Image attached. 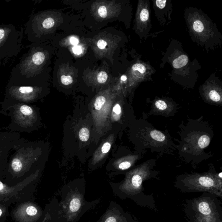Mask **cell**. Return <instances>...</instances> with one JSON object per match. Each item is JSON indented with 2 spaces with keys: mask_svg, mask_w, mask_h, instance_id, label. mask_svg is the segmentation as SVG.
Instances as JSON below:
<instances>
[{
  "mask_svg": "<svg viewBox=\"0 0 222 222\" xmlns=\"http://www.w3.org/2000/svg\"><path fill=\"white\" fill-rule=\"evenodd\" d=\"M132 69L134 71H138L141 74H145L146 71V68L142 64L136 63L132 66Z\"/></svg>",
  "mask_w": 222,
  "mask_h": 222,
  "instance_id": "cell-17",
  "label": "cell"
},
{
  "mask_svg": "<svg viewBox=\"0 0 222 222\" xmlns=\"http://www.w3.org/2000/svg\"><path fill=\"white\" fill-rule=\"evenodd\" d=\"M111 145L110 142L105 143L102 148V152L103 154H107L110 150Z\"/></svg>",
  "mask_w": 222,
  "mask_h": 222,
  "instance_id": "cell-22",
  "label": "cell"
},
{
  "mask_svg": "<svg viewBox=\"0 0 222 222\" xmlns=\"http://www.w3.org/2000/svg\"><path fill=\"white\" fill-rule=\"evenodd\" d=\"M143 166H142L141 171V172H138L134 175L132 176V179H131V183H132V185L135 188H138L140 187L141 186L142 182V177L141 175V174L142 173V171L143 169Z\"/></svg>",
  "mask_w": 222,
  "mask_h": 222,
  "instance_id": "cell-4",
  "label": "cell"
},
{
  "mask_svg": "<svg viewBox=\"0 0 222 222\" xmlns=\"http://www.w3.org/2000/svg\"><path fill=\"white\" fill-rule=\"evenodd\" d=\"M106 102V99L103 96L97 97L94 103L95 109L97 111L100 110Z\"/></svg>",
  "mask_w": 222,
  "mask_h": 222,
  "instance_id": "cell-9",
  "label": "cell"
},
{
  "mask_svg": "<svg viewBox=\"0 0 222 222\" xmlns=\"http://www.w3.org/2000/svg\"><path fill=\"white\" fill-rule=\"evenodd\" d=\"M151 136L153 138L158 141H163L165 140V136L164 135L158 131H152L151 132Z\"/></svg>",
  "mask_w": 222,
  "mask_h": 222,
  "instance_id": "cell-12",
  "label": "cell"
},
{
  "mask_svg": "<svg viewBox=\"0 0 222 222\" xmlns=\"http://www.w3.org/2000/svg\"><path fill=\"white\" fill-rule=\"evenodd\" d=\"M99 15L102 18H105L107 16V11L106 7L105 6H102L98 10Z\"/></svg>",
  "mask_w": 222,
  "mask_h": 222,
  "instance_id": "cell-20",
  "label": "cell"
},
{
  "mask_svg": "<svg viewBox=\"0 0 222 222\" xmlns=\"http://www.w3.org/2000/svg\"><path fill=\"white\" fill-rule=\"evenodd\" d=\"M64 195L62 203L63 209L61 213L66 217L73 216V219H78L85 212V201L83 193H67ZM68 219V218H67Z\"/></svg>",
  "mask_w": 222,
  "mask_h": 222,
  "instance_id": "cell-2",
  "label": "cell"
},
{
  "mask_svg": "<svg viewBox=\"0 0 222 222\" xmlns=\"http://www.w3.org/2000/svg\"><path fill=\"white\" fill-rule=\"evenodd\" d=\"M55 24L54 19L52 17H48L44 19L41 23V26L43 29H49L53 27Z\"/></svg>",
  "mask_w": 222,
  "mask_h": 222,
  "instance_id": "cell-8",
  "label": "cell"
},
{
  "mask_svg": "<svg viewBox=\"0 0 222 222\" xmlns=\"http://www.w3.org/2000/svg\"><path fill=\"white\" fill-rule=\"evenodd\" d=\"M73 51L75 54H77V55H79V54L82 53L83 50H82V48L80 46H74L73 48Z\"/></svg>",
  "mask_w": 222,
  "mask_h": 222,
  "instance_id": "cell-25",
  "label": "cell"
},
{
  "mask_svg": "<svg viewBox=\"0 0 222 222\" xmlns=\"http://www.w3.org/2000/svg\"><path fill=\"white\" fill-rule=\"evenodd\" d=\"M2 213V211L0 209V216L1 215Z\"/></svg>",
  "mask_w": 222,
  "mask_h": 222,
  "instance_id": "cell-32",
  "label": "cell"
},
{
  "mask_svg": "<svg viewBox=\"0 0 222 222\" xmlns=\"http://www.w3.org/2000/svg\"><path fill=\"white\" fill-rule=\"evenodd\" d=\"M26 212L28 215L35 216L37 213V210L33 206H29L27 208Z\"/></svg>",
  "mask_w": 222,
  "mask_h": 222,
  "instance_id": "cell-21",
  "label": "cell"
},
{
  "mask_svg": "<svg viewBox=\"0 0 222 222\" xmlns=\"http://www.w3.org/2000/svg\"><path fill=\"white\" fill-rule=\"evenodd\" d=\"M4 188V185L2 182L0 181V191L1 190H2Z\"/></svg>",
  "mask_w": 222,
  "mask_h": 222,
  "instance_id": "cell-30",
  "label": "cell"
},
{
  "mask_svg": "<svg viewBox=\"0 0 222 222\" xmlns=\"http://www.w3.org/2000/svg\"><path fill=\"white\" fill-rule=\"evenodd\" d=\"M198 181L200 185L204 187H211L214 185V180L208 177L202 176L199 178Z\"/></svg>",
  "mask_w": 222,
  "mask_h": 222,
  "instance_id": "cell-5",
  "label": "cell"
},
{
  "mask_svg": "<svg viewBox=\"0 0 222 222\" xmlns=\"http://www.w3.org/2000/svg\"><path fill=\"white\" fill-rule=\"evenodd\" d=\"M70 43L71 44L73 45H74V46H76L79 42L78 39H77L76 38L74 37H72L70 39Z\"/></svg>",
  "mask_w": 222,
  "mask_h": 222,
  "instance_id": "cell-28",
  "label": "cell"
},
{
  "mask_svg": "<svg viewBox=\"0 0 222 222\" xmlns=\"http://www.w3.org/2000/svg\"><path fill=\"white\" fill-rule=\"evenodd\" d=\"M131 166V163L128 161H124L121 163L119 165V169L122 170H126Z\"/></svg>",
  "mask_w": 222,
  "mask_h": 222,
  "instance_id": "cell-23",
  "label": "cell"
},
{
  "mask_svg": "<svg viewBox=\"0 0 222 222\" xmlns=\"http://www.w3.org/2000/svg\"><path fill=\"white\" fill-rule=\"evenodd\" d=\"M106 45H107V43L103 40H100L97 43V46L100 49L105 48Z\"/></svg>",
  "mask_w": 222,
  "mask_h": 222,
  "instance_id": "cell-26",
  "label": "cell"
},
{
  "mask_svg": "<svg viewBox=\"0 0 222 222\" xmlns=\"http://www.w3.org/2000/svg\"><path fill=\"white\" fill-rule=\"evenodd\" d=\"M113 111L115 114L119 115L121 113V108L120 105L118 104H117L115 105L113 109Z\"/></svg>",
  "mask_w": 222,
  "mask_h": 222,
  "instance_id": "cell-27",
  "label": "cell"
},
{
  "mask_svg": "<svg viewBox=\"0 0 222 222\" xmlns=\"http://www.w3.org/2000/svg\"><path fill=\"white\" fill-rule=\"evenodd\" d=\"M188 62V58L186 55H182L174 60L173 66L176 69L182 68L187 64Z\"/></svg>",
  "mask_w": 222,
  "mask_h": 222,
  "instance_id": "cell-3",
  "label": "cell"
},
{
  "mask_svg": "<svg viewBox=\"0 0 222 222\" xmlns=\"http://www.w3.org/2000/svg\"><path fill=\"white\" fill-rule=\"evenodd\" d=\"M222 172H221L219 174V176L221 178H222Z\"/></svg>",
  "mask_w": 222,
  "mask_h": 222,
  "instance_id": "cell-31",
  "label": "cell"
},
{
  "mask_svg": "<svg viewBox=\"0 0 222 222\" xmlns=\"http://www.w3.org/2000/svg\"><path fill=\"white\" fill-rule=\"evenodd\" d=\"M108 78V75L106 72L102 71L98 74L97 76V80L100 83H104L106 82Z\"/></svg>",
  "mask_w": 222,
  "mask_h": 222,
  "instance_id": "cell-16",
  "label": "cell"
},
{
  "mask_svg": "<svg viewBox=\"0 0 222 222\" xmlns=\"http://www.w3.org/2000/svg\"><path fill=\"white\" fill-rule=\"evenodd\" d=\"M166 1H163V0H157L156 1V5L157 7H159L160 9H163L165 7L166 5Z\"/></svg>",
  "mask_w": 222,
  "mask_h": 222,
  "instance_id": "cell-24",
  "label": "cell"
},
{
  "mask_svg": "<svg viewBox=\"0 0 222 222\" xmlns=\"http://www.w3.org/2000/svg\"><path fill=\"white\" fill-rule=\"evenodd\" d=\"M155 106L156 109L160 111L165 110L167 108V105L166 102L161 100H159L155 102Z\"/></svg>",
  "mask_w": 222,
  "mask_h": 222,
  "instance_id": "cell-15",
  "label": "cell"
},
{
  "mask_svg": "<svg viewBox=\"0 0 222 222\" xmlns=\"http://www.w3.org/2000/svg\"><path fill=\"white\" fill-rule=\"evenodd\" d=\"M121 80L123 81H126L127 80V77L126 76L123 75L121 77Z\"/></svg>",
  "mask_w": 222,
  "mask_h": 222,
  "instance_id": "cell-29",
  "label": "cell"
},
{
  "mask_svg": "<svg viewBox=\"0 0 222 222\" xmlns=\"http://www.w3.org/2000/svg\"><path fill=\"white\" fill-rule=\"evenodd\" d=\"M24 29L13 24L0 25V66L17 56L22 49Z\"/></svg>",
  "mask_w": 222,
  "mask_h": 222,
  "instance_id": "cell-1",
  "label": "cell"
},
{
  "mask_svg": "<svg viewBox=\"0 0 222 222\" xmlns=\"http://www.w3.org/2000/svg\"><path fill=\"white\" fill-rule=\"evenodd\" d=\"M209 98L214 102H219L221 99V97L218 92L214 90H211L209 93Z\"/></svg>",
  "mask_w": 222,
  "mask_h": 222,
  "instance_id": "cell-11",
  "label": "cell"
},
{
  "mask_svg": "<svg viewBox=\"0 0 222 222\" xmlns=\"http://www.w3.org/2000/svg\"><path fill=\"white\" fill-rule=\"evenodd\" d=\"M21 112L24 115H30L32 114L33 111L30 106L26 105H22L20 108Z\"/></svg>",
  "mask_w": 222,
  "mask_h": 222,
  "instance_id": "cell-14",
  "label": "cell"
},
{
  "mask_svg": "<svg viewBox=\"0 0 222 222\" xmlns=\"http://www.w3.org/2000/svg\"><path fill=\"white\" fill-rule=\"evenodd\" d=\"M140 19L143 22H146L148 21L149 18V12L146 9H143L141 12L140 15Z\"/></svg>",
  "mask_w": 222,
  "mask_h": 222,
  "instance_id": "cell-18",
  "label": "cell"
},
{
  "mask_svg": "<svg viewBox=\"0 0 222 222\" xmlns=\"http://www.w3.org/2000/svg\"><path fill=\"white\" fill-rule=\"evenodd\" d=\"M79 136L80 140L83 142L86 141L89 138V130L86 128H83L79 131Z\"/></svg>",
  "mask_w": 222,
  "mask_h": 222,
  "instance_id": "cell-7",
  "label": "cell"
},
{
  "mask_svg": "<svg viewBox=\"0 0 222 222\" xmlns=\"http://www.w3.org/2000/svg\"><path fill=\"white\" fill-rule=\"evenodd\" d=\"M62 83L65 85H68L73 83V79L70 76L63 75L61 77Z\"/></svg>",
  "mask_w": 222,
  "mask_h": 222,
  "instance_id": "cell-19",
  "label": "cell"
},
{
  "mask_svg": "<svg viewBox=\"0 0 222 222\" xmlns=\"http://www.w3.org/2000/svg\"><path fill=\"white\" fill-rule=\"evenodd\" d=\"M199 210L200 213L204 215H209L211 213L209 204L206 202H202L200 203L199 205Z\"/></svg>",
  "mask_w": 222,
  "mask_h": 222,
  "instance_id": "cell-6",
  "label": "cell"
},
{
  "mask_svg": "<svg viewBox=\"0 0 222 222\" xmlns=\"http://www.w3.org/2000/svg\"><path fill=\"white\" fill-rule=\"evenodd\" d=\"M193 28L198 33H201L204 30V26L200 21H196L193 24Z\"/></svg>",
  "mask_w": 222,
  "mask_h": 222,
  "instance_id": "cell-13",
  "label": "cell"
},
{
  "mask_svg": "<svg viewBox=\"0 0 222 222\" xmlns=\"http://www.w3.org/2000/svg\"><path fill=\"white\" fill-rule=\"evenodd\" d=\"M12 166L14 172H19L21 171L23 165L21 160L16 158L14 159L13 161Z\"/></svg>",
  "mask_w": 222,
  "mask_h": 222,
  "instance_id": "cell-10",
  "label": "cell"
}]
</instances>
